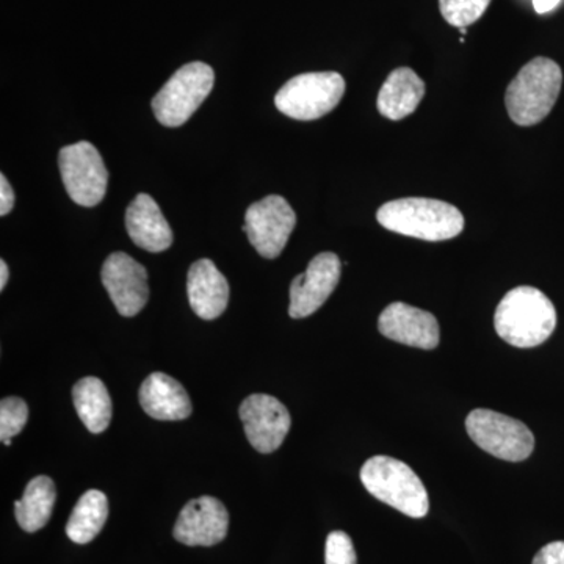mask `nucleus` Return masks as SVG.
Returning a JSON list of instances; mask_svg holds the SVG:
<instances>
[{"label":"nucleus","mask_w":564,"mask_h":564,"mask_svg":"<svg viewBox=\"0 0 564 564\" xmlns=\"http://www.w3.org/2000/svg\"><path fill=\"white\" fill-rule=\"evenodd\" d=\"M344 95L345 80L339 73H306L282 85L274 106L293 120L314 121L336 109Z\"/></svg>","instance_id":"5"},{"label":"nucleus","mask_w":564,"mask_h":564,"mask_svg":"<svg viewBox=\"0 0 564 564\" xmlns=\"http://www.w3.org/2000/svg\"><path fill=\"white\" fill-rule=\"evenodd\" d=\"M378 329L393 343L408 347L434 350L440 345V323L432 313L395 302L389 304L378 318Z\"/></svg>","instance_id":"14"},{"label":"nucleus","mask_w":564,"mask_h":564,"mask_svg":"<svg viewBox=\"0 0 564 564\" xmlns=\"http://www.w3.org/2000/svg\"><path fill=\"white\" fill-rule=\"evenodd\" d=\"M466 430L481 451L503 462H524L532 455L534 436L521 421L491 410H474L467 415Z\"/></svg>","instance_id":"7"},{"label":"nucleus","mask_w":564,"mask_h":564,"mask_svg":"<svg viewBox=\"0 0 564 564\" xmlns=\"http://www.w3.org/2000/svg\"><path fill=\"white\" fill-rule=\"evenodd\" d=\"M9 265H7V262L0 261V291H3L6 289L7 282H9Z\"/></svg>","instance_id":"28"},{"label":"nucleus","mask_w":564,"mask_h":564,"mask_svg":"<svg viewBox=\"0 0 564 564\" xmlns=\"http://www.w3.org/2000/svg\"><path fill=\"white\" fill-rule=\"evenodd\" d=\"M343 262L334 252H321L307 265L306 272L299 274L291 285L292 318L310 317L326 303L339 284Z\"/></svg>","instance_id":"11"},{"label":"nucleus","mask_w":564,"mask_h":564,"mask_svg":"<svg viewBox=\"0 0 564 564\" xmlns=\"http://www.w3.org/2000/svg\"><path fill=\"white\" fill-rule=\"evenodd\" d=\"M109 518V500L106 494L90 489L80 497L66 524V534L73 543L88 544L95 540Z\"/></svg>","instance_id":"21"},{"label":"nucleus","mask_w":564,"mask_h":564,"mask_svg":"<svg viewBox=\"0 0 564 564\" xmlns=\"http://www.w3.org/2000/svg\"><path fill=\"white\" fill-rule=\"evenodd\" d=\"M560 2H562V0H533L534 11H536L538 14L549 13V11L556 9Z\"/></svg>","instance_id":"27"},{"label":"nucleus","mask_w":564,"mask_h":564,"mask_svg":"<svg viewBox=\"0 0 564 564\" xmlns=\"http://www.w3.org/2000/svg\"><path fill=\"white\" fill-rule=\"evenodd\" d=\"M188 302L204 321L220 317L228 307L229 284L210 259H199L187 274Z\"/></svg>","instance_id":"15"},{"label":"nucleus","mask_w":564,"mask_h":564,"mask_svg":"<svg viewBox=\"0 0 564 564\" xmlns=\"http://www.w3.org/2000/svg\"><path fill=\"white\" fill-rule=\"evenodd\" d=\"M361 481L375 499L410 518L429 514L430 499L421 478L408 464L378 455L367 459L361 469Z\"/></svg>","instance_id":"4"},{"label":"nucleus","mask_w":564,"mask_h":564,"mask_svg":"<svg viewBox=\"0 0 564 564\" xmlns=\"http://www.w3.org/2000/svg\"><path fill=\"white\" fill-rule=\"evenodd\" d=\"M326 564H358L355 545L351 538L345 532H333L326 538L325 545Z\"/></svg>","instance_id":"24"},{"label":"nucleus","mask_w":564,"mask_h":564,"mask_svg":"<svg viewBox=\"0 0 564 564\" xmlns=\"http://www.w3.org/2000/svg\"><path fill=\"white\" fill-rule=\"evenodd\" d=\"M533 564H564V541H555L544 545L536 555Z\"/></svg>","instance_id":"25"},{"label":"nucleus","mask_w":564,"mask_h":564,"mask_svg":"<svg viewBox=\"0 0 564 564\" xmlns=\"http://www.w3.org/2000/svg\"><path fill=\"white\" fill-rule=\"evenodd\" d=\"M126 229L141 250L162 252L173 245V231L161 207L147 193H140L126 212Z\"/></svg>","instance_id":"16"},{"label":"nucleus","mask_w":564,"mask_h":564,"mask_svg":"<svg viewBox=\"0 0 564 564\" xmlns=\"http://www.w3.org/2000/svg\"><path fill=\"white\" fill-rule=\"evenodd\" d=\"M102 284L122 317H135L150 299L148 272L126 252H113L102 265Z\"/></svg>","instance_id":"12"},{"label":"nucleus","mask_w":564,"mask_h":564,"mask_svg":"<svg viewBox=\"0 0 564 564\" xmlns=\"http://www.w3.org/2000/svg\"><path fill=\"white\" fill-rule=\"evenodd\" d=\"M57 502V489L46 475L33 478L21 500L14 502L18 524L24 532L35 533L50 522Z\"/></svg>","instance_id":"19"},{"label":"nucleus","mask_w":564,"mask_h":564,"mask_svg":"<svg viewBox=\"0 0 564 564\" xmlns=\"http://www.w3.org/2000/svg\"><path fill=\"white\" fill-rule=\"evenodd\" d=\"M63 185L74 203L95 207L102 202L109 184V172L102 155L90 141L63 148L58 154Z\"/></svg>","instance_id":"8"},{"label":"nucleus","mask_w":564,"mask_h":564,"mask_svg":"<svg viewBox=\"0 0 564 564\" xmlns=\"http://www.w3.org/2000/svg\"><path fill=\"white\" fill-rule=\"evenodd\" d=\"M245 434L256 451L273 454L284 443L292 419L288 408L267 393H254L240 404Z\"/></svg>","instance_id":"10"},{"label":"nucleus","mask_w":564,"mask_h":564,"mask_svg":"<svg viewBox=\"0 0 564 564\" xmlns=\"http://www.w3.org/2000/svg\"><path fill=\"white\" fill-rule=\"evenodd\" d=\"M144 413L158 421H184L192 414V402L180 381L170 375L151 373L140 388Z\"/></svg>","instance_id":"17"},{"label":"nucleus","mask_w":564,"mask_h":564,"mask_svg":"<svg viewBox=\"0 0 564 564\" xmlns=\"http://www.w3.org/2000/svg\"><path fill=\"white\" fill-rule=\"evenodd\" d=\"M423 96H425V84L413 69L392 70L378 95V111L388 120H403L414 113Z\"/></svg>","instance_id":"18"},{"label":"nucleus","mask_w":564,"mask_h":564,"mask_svg":"<svg viewBox=\"0 0 564 564\" xmlns=\"http://www.w3.org/2000/svg\"><path fill=\"white\" fill-rule=\"evenodd\" d=\"M215 73L203 62H192L174 73L152 99L155 118L166 128L185 124L214 88Z\"/></svg>","instance_id":"6"},{"label":"nucleus","mask_w":564,"mask_h":564,"mask_svg":"<svg viewBox=\"0 0 564 564\" xmlns=\"http://www.w3.org/2000/svg\"><path fill=\"white\" fill-rule=\"evenodd\" d=\"M73 402L88 432L99 434L109 429L111 399L106 384L99 378L87 377L73 388Z\"/></svg>","instance_id":"20"},{"label":"nucleus","mask_w":564,"mask_h":564,"mask_svg":"<svg viewBox=\"0 0 564 564\" xmlns=\"http://www.w3.org/2000/svg\"><path fill=\"white\" fill-rule=\"evenodd\" d=\"M491 0H440L441 14L454 28H469L480 20Z\"/></svg>","instance_id":"22"},{"label":"nucleus","mask_w":564,"mask_h":564,"mask_svg":"<svg viewBox=\"0 0 564 564\" xmlns=\"http://www.w3.org/2000/svg\"><path fill=\"white\" fill-rule=\"evenodd\" d=\"M29 419L28 403L18 397H9L0 403V440H7L20 434Z\"/></svg>","instance_id":"23"},{"label":"nucleus","mask_w":564,"mask_h":564,"mask_svg":"<svg viewBox=\"0 0 564 564\" xmlns=\"http://www.w3.org/2000/svg\"><path fill=\"white\" fill-rule=\"evenodd\" d=\"M229 514L225 505L215 497L193 499L182 508L174 524V540L185 545L210 547L221 543L228 534Z\"/></svg>","instance_id":"13"},{"label":"nucleus","mask_w":564,"mask_h":564,"mask_svg":"<svg viewBox=\"0 0 564 564\" xmlns=\"http://www.w3.org/2000/svg\"><path fill=\"white\" fill-rule=\"evenodd\" d=\"M563 73L558 63L536 57L519 70L508 85L505 106L518 126L538 124L554 109L562 91Z\"/></svg>","instance_id":"3"},{"label":"nucleus","mask_w":564,"mask_h":564,"mask_svg":"<svg viewBox=\"0 0 564 564\" xmlns=\"http://www.w3.org/2000/svg\"><path fill=\"white\" fill-rule=\"evenodd\" d=\"M14 203H17V196H14L13 188H11L10 182L7 181L6 174L0 176V215L6 217L11 210H13Z\"/></svg>","instance_id":"26"},{"label":"nucleus","mask_w":564,"mask_h":564,"mask_svg":"<svg viewBox=\"0 0 564 564\" xmlns=\"http://www.w3.org/2000/svg\"><path fill=\"white\" fill-rule=\"evenodd\" d=\"M296 226V214L288 199L270 195L251 204L245 214L243 231L254 250L265 259H276Z\"/></svg>","instance_id":"9"},{"label":"nucleus","mask_w":564,"mask_h":564,"mask_svg":"<svg viewBox=\"0 0 564 564\" xmlns=\"http://www.w3.org/2000/svg\"><path fill=\"white\" fill-rule=\"evenodd\" d=\"M494 326L505 343L513 347H538L555 332L554 303L540 289L519 285L497 306Z\"/></svg>","instance_id":"1"},{"label":"nucleus","mask_w":564,"mask_h":564,"mask_svg":"<svg viewBox=\"0 0 564 564\" xmlns=\"http://www.w3.org/2000/svg\"><path fill=\"white\" fill-rule=\"evenodd\" d=\"M377 220L388 231L426 242L455 239L464 229L458 207L432 198L393 199L378 209Z\"/></svg>","instance_id":"2"}]
</instances>
